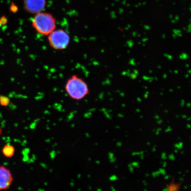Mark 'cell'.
I'll return each mask as SVG.
<instances>
[{
    "label": "cell",
    "mask_w": 191,
    "mask_h": 191,
    "mask_svg": "<svg viewBox=\"0 0 191 191\" xmlns=\"http://www.w3.org/2000/svg\"><path fill=\"white\" fill-rule=\"evenodd\" d=\"M32 27L40 34L48 36L56 27V20L52 14L40 12L35 14L32 21Z\"/></svg>",
    "instance_id": "cell-1"
},
{
    "label": "cell",
    "mask_w": 191,
    "mask_h": 191,
    "mask_svg": "<svg viewBox=\"0 0 191 191\" xmlns=\"http://www.w3.org/2000/svg\"><path fill=\"white\" fill-rule=\"evenodd\" d=\"M65 90L71 98L77 101L83 99L90 94L87 83L76 75H73L67 80Z\"/></svg>",
    "instance_id": "cell-2"
},
{
    "label": "cell",
    "mask_w": 191,
    "mask_h": 191,
    "mask_svg": "<svg viewBox=\"0 0 191 191\" xmlns=\"http://www.w3.org/2000/svg\"><path fill=\"white\" fill-rule=\"evenodd\" d=\"M71 38L67 32L63 29L53 31L48 36V41L51 48L55 50H63L67 48Z\"/></svg>",
    "instance_id": "cell-3"
},
{
    "label": "cell",
    "mask_w": 191,
    "mask_h": 191,
    "mask_svg": "<svg viewBox=\"0 0 191 191\" xmlns=\"http://www.w3.org/2000/svg\"><path fill=\"white\" fill-rule=\"evenodd\" d=\"M24 4L26 11L36 14L45 9L46 0H24Z\"/></svg>",
    "instance_id": "cell-4"
},
{
    "label": "cell",
    "mask_w": 191,
    "mask_h": 191,
    "mask_svg": "<svg viewBox=\"0 0 191 191\" xmlns=\"http://www.w3.org/2000/svg\"><path fill=\"white\" fill-rule=\"evenodd\" d=\"M13 180V175L10 170L4 166H0V190L9 189Z\"/></svg>",
    "instance_id": "cell-5"
},
{
    "label": "cell",
    "mask_w": 191,
    "mask_h": 191,
    "mask_svg": "<svg viewBox=\"0 0 191 191\" xmlns=\"http://www.w3.org/2000/svg\"><path fill=\"white\" fill-rule=\"evenodd\" d=\"M15 151V149L13 146L10 145H6L3 148L2 151L5 157L11 158L14 155Z\"/></svg>",
    "instance_id": "cell-6"
},
{
    "label": "cell",
    "mask_w": 191,
    "mask_h": 191,
    "mask_svg": "<svg viewBox=\"0 0 191 191\" xmlns=\"http://www.w3.org/2000/svg\"><path fill=\"white\" fill-rule=\"evenodd\" d=\"M181 183H182L178 184H177L174 183V182H172V183L170 184V185H167V188L169 190L178 191V190L179 189L180 185Z\"/></svg>",
    "instance_id": "cell-7"
},
{
    "label": "cell",
    "mask_w": 191,
    "mask_h": 191,
    "mask_svg": "<svg viewBox=\"0 0 191 191\" xmlns=\"http://www.w3.org/2000/svg\"><path fill=\"white\" fill-rule=\"evenodd\" d=\"M0 103L2 105L7 106L10 103V99L7 97L5 96H0Z\"/></svg>",
    "instance_id": "cell-8"
},
{
    "label": "cell",
    "mask_w": 191,
    "mask_h": 191,
    "mask_svg": "<svg viewBox=\"0 0 191 191\" xmlns=\"http://www.w3.org/2000/svg\"><path fill=\"white\" fill-rule=\"evenodd\" d=\"M7 22V19L5 16L0 18V25H4Z\"/></svg>",
    "instance_id": "cell-9"
},
{
    "label": "cell",
    "mask_w": 191,
    "mask_h": 191,
    "mask_svg": "<svg viewBox=\"0 0 191 191\" xmlns=\"http://www.w3.org/2000/svg\"><path fill=\"white\" fill-rule=\"evenodd\" d=\"M109 157L110 160L111 162H114L116 160V159L114 157V155L112 153H110L109 154Z\"/></svg>",
    "instance_id": "cell-10"
},
{
    "label": "cell",
    "mask_w": 191,
    "mask_h": 191,
    "mask_svg": "<svg viewBox=\"0 0 191 191\" xmlns=\"http://www.w3.org/2000/svg\"><path fill=\"white\" fill-rule=\"evenodd\" d=\"M17 7L14 4H12L10 7V10L12 12L15 13V12L17 11Z\"/></svg>",
    "instance_id": "cell-11"
},
{
    "label": "cell",
    "mask_w": 191,
    "mask_h": 191,
    "mask_svg": "<svg viewBox=\"0 0 191 191\" xmlns=\"http://www.w3.org/2000/svg\"><path fill=\"white\" fill-rule=\"evenodd\" d=\"M183 144L182 142H181L179 144H177L175 145V147L177 148V149H181L183 147Z\"/></svg>",
    "instance_id": "cell-12"
},
{
    "label": "cell",
    "mask_w": 191,
    "mask_h": 191,
    "mask_svg": "<svg viewBox=\"0 0 191 191\" xmlns=\"http://www.w3.org/2000/svg\"><path fill=\"white\" fill-rule=\"evenodd\" d=\"M109 179L111 181H116L118 179L116 175H113L110 177Z\"/></svg>",
    "instance_id": "cell-13"
},
{
    "label": "cell",
    "mask_w": 191,
    "mask_h": 191,
    "mask_svg": "<svg viewBox=\"0 0 191 191\" xmlns=\"http://www.w3.org/2000/svg\"><path fill=\"white\" fill-rule=\"evenodd\" d=\"M159 171L160 173H161V174H162L163 175L166 174V171H165V170H164V169H160Z\"/></svg>",
    "instance_id": "cell-14"
},
{
    "label": "cell",
    "mask_w": 191,
    "mask_h": 191,
    "mask_svg": "<svg viewBox=\"0 0 191 191\" xmlns=\"http://www.w3.org/2000/svg\"><path fill=\"white\" fill-rule=\"evenodd\" d=\"M169 159L170 160H174L175 159V157L174 155L173 154H171V155H170L169 156Z\"/></svg>",
    "instance_id": "cell-15"
},
{
    "label": "cell",
    "mask_w": 191,
    "mask_h": 191,
    "mask_svg": "<svg viewBox=\"0 0 191 191\" xmlns=\"http://www.w3.org/2000/svg\"><path fill=\"white\" fill-rule=\"evenodd\" d=\"M159 174H160L159 171L155 172V173H153L152 174L153 176L154 177H157L158 175H159Z\"/></svg>",
    "instance_id": "cell-16"
},
{
    "label": "cell",
    "mask_w": 191,
    "mask_h": 191,
    "mask_svg": "<svg viewBox=\"0 0 191 191\" xmlns=\"http://www.w3.org/2000/svg\"><path fill=\"white\" fill-rule=\"evenodd\" d=\"M129 167V169L130 170V171L132 173L133 172V166H132V164H129L128 165Z\"/></svg>",
    "instance_id": "cell-17"
},
{
    "label": "cell",
    "mask_w": 191,
    "mask_h": 191,
    "mask_svg": "<svg viewBox=\"0 0 191 191\" xmlns=\"http://www.w3.org/2000/svg\"><path fill=\"white\" fill-rule=\"evenodd\" d=\"M139 164L138 162H133L132 165L133 166H135V167H138L139 166Z\"/></svg>",
    "instance_id": "cell-18"
},
{
    "label": "cell",
    "mask_w": 191,
    "mask_h": 191,
    "mask_svg": "<svg viewBox=\"0 0 191 191\" xmlns=\"http://www.w3.org/2000/svg\"><path fill=\"white\" fill-rule=\"evenodd\" d=\"M167 157L166 156V154L165 153H163L162 154V159H166Z\"/></svg>",
    "instance_id": "cell-19"
},
{
    "label": "cell",
    "mask_w": 191,
    "mask_h": 191,
    "mask_svg": "<svg viewBox=\"0 0 191 191\" xmlns=\"http://www.w3.org/2000/svg\"><path fill=\"white\" fill-rule=\"evenodd\" d=\"M162 130V129L159 128L157 130L156 133V134L157 135H159V134L160 132Z\"/></svg>",
    "instance_id": "cell-20"
},
{
    "label": "cell",
    "mask_w": 191,
    "mask_h": 191,
    "mask_svg": "<svg viewBox=\"0 0 191 191\" xmlns=\"http://www.w3.org/2000/svg\"><path fill=\"white\" fill-rule=\"evenodd\" d=\"M172 130L171 128L170 127H169V128L166 130V132H171Z\"/></svg>",
    "instance_id": "cell-21"
},
{
    "label": "cell",
    "mask_w": 191,
    "mask_h": 191,
    "mask_svg": "<svg viewBox=\"0 0 191 191\" xmlns=\"http://www.w3.org/2000/svg\"><path fill=\"white\" fill-rule=\"evenodd\" d=\"M122 145V143L121 142H118V143H117V146L118 147H120Z\"/></svg>",
    "instance_id": "cell-22"
},
{
    "label": "cell",
    "mask_w": 191,
    "mask_h": 191,
    "mask_svg": "<svg viewBox=\"0 0 191 191\" xmlns=\"http://www.w3.org/2000/svg\"><path fill=\"white\" fill-rule=\"evenodd\" d=\"M118 117H124V116L121 114H120L118 115Z\"/></svg>",
    "instance_id": "cell-23"
},
{
    "label": "cell",
    "mask_w": 191,
    "mask_h": 191,
    "mask_svg": "<svg viewBox=\"0 0 191 191\" xmlns=\"http://www.w3.org/2000/svg\"><path fill=\"white\" fill-rule=\"evenodd\" d=\"M162 122V120H159L158 122H157V123H158L159 124H161Z\"/></svg>",
    "instance_id": "cell-24"
},
{
    "label": "cell",
    "mask_w": 191,
    "mask_h": 191,
    "mask_svg": "<svg viewBox=\"0 0 191 191\" xmlns=\"http://www.w3.org/2000/svg\"><path fill=\"white\" fill-rule=\"evenodd\" d=\"M169 178H170V176H166V177H165V179H169Z\"/></svg>",
    "instance_id": "cell-25"
},
{
    "label": "cell",
    "mask_w": 191,
    "mask_h": 191,
    "mask_svg": "<svg viewBox=\"0 0 191 191\" xmlns=\"http://www.w3.org/2000/svg\"><path fill=\"white\" fill-rule=\"evenodd\" d=\"M166 162H165L164 163V164H163V166L164 167H166Z\"/></svg>",
    "instance_id": "cell-26"
},
{
    "label": "cell",
    "mask_w": 191,
    "mask_h": 191,
    "mask_svg": "<svg viewBox=\"0 0 191 191\" xmlns=\"http://www.w3.org/2000/svg\"><path fill=\"white\" fill-rule=\"evenodd\" d=\"M155 118L156 119H159L160 117H159V116H155Z\"/></svg>",
    "instance_id": "cell-27"
},
{
    "label": "cell",
    "mask_w": 191,
    "mask_h": 191,
    "mask_svg": "<svg viewBox=\"0 0 191 191\" xmlns=\"http://www.w3.org/2000/svg\"><path fill=\"white\" fill-rule=\"evenodd\" d=\"M190 125L188 124L187 125V128H190Z\"/></svg>",
    "instance_id": "cell-28"
},
{
    "label": "cell",
    "mask_w": 191,
    "mask_h": 191,
    "mask_svg": "<svg viewBox=\"0 0 191 191\" xmlns=\"http://www.w3.org/2000/svg\"><path fill=\"white\" fill-rule=\"evenodd\" d=\"M2 129H1V128H0V135H1V134H2Z\"/></svg>",
    "instance_id": "cell-29"
},
{
    "label": "cell",
    "mask_w": 191,
    "mask_h": 191,
    "mask_svg": "<svg viewBox=\"0 0 191 191\" xmlns=\"http://www.w3.org/2000/svg\"><path fill=\"white\" fill-rule=\"evenodd\" d=\"M112 189H113V191H115V190H115V189H114V187H112Z\"/></svg>",
    "instance_id": "cell-30"
},
{
    "label": "cell",
    "mask_w": 191,
    "mask_h": 191,
    "mask_svg": "<svg viewBox=\"0 0 191 191\" xmlns=\"http://www.w3.org/2000/svg\"><path fill=\"white\" fill-rule=\"evenodd\" d=\"M183 118H186V116H183Z\"/></svg>",
    "instance_id": "cell-31"
},
{
    "label": "cell",
    "mask_w": 191,
    "mask_h": 191,
    "mask_svg": "<svg viewBox=\"0 0 191 191\" xmlns=\"http://www.w3.org/2000/svg\"><path fill=\"white\" fill-rule=\"evenodd\" d=\"M175 153H178V150H175Z\"/></svg>",
    "instance_id": "cell-32"
},
{
    "label": "cell",
    "mask_w": 191,
    "mask_h": 191,
    "mask_svg": "<svg viewBox=\"0 0 191 191\" xmlns=\"http://www.w3.org/2000/svg\"><path fill=\"white\" fill-rule=\"evenodd\" d=\"M140 110L139 109H137V111L138 112H140Z\"/></svg>",
    "instance_id": "cell-33"
},
{
    "label": "cell",
    "mask_w": 191,
    "mask_h": 191,
    "mask_svg": "<svg viewBox=\"0 0 191 191\" xmlns=\"http://www.w3.org/2000/svg\"><path fill=\"white\" fill-rule=\"evenodd\" d=\"M185 189H187V187L185 186Z\"/></svg>",
    "instance_id": "cell-34"
}]
</instances>
